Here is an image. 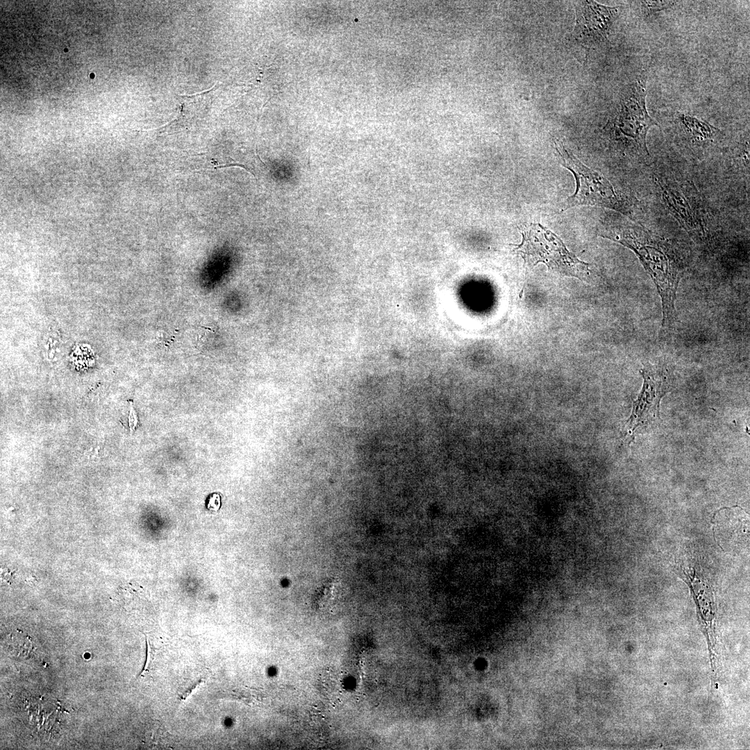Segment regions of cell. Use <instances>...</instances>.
Here are the masks:
<instances>
[{"label": "cell", "mask_w": 750, "mask_h": 750, "mask_svg": "<svg viewBox=\"0 0 750 750\" xmlns=\"http://www.w3.org/2000/svg\"><path fill=\"white\" fill-rule=\"evenodd\" d=\"M602 236L634 252L660 297L662 328L672 327L676 317V292L686 270V262L681 251L669 240L631 222L611 228Z\"/></svg>", "instance_id": "1"}, {"label": "cell", "mask_w": 750, "mask_h": 750, "mask_svg": "<svg viewBox=\"0 0 750 750\" xmlns=\"http://www.w3.org/2000/svg\"><path fill=\"white\" fill-rule=\"evenodd\" d=\"M522 240L515 245L525 262L545 264L549 269L585 280L589 265L570 252L560 238L540 224H530L522 231Z\"/></svg>", "instance_id": "2"}, {"label": "cell", "mask_w": 750, "mask_h": 750, "mask_svg": "<svg viewBox=\"0 0 750 750\" xmlns=\"http://www.w3.org/2000/svg\"><path fill=\"white\" fill-rule=\"evenodd\" d=\"M562 165L574 176L575 193L564 202V210L590 206H599L628 214L626 201L615 192L613 186L603 176L582 163L559 140L554 142Z\"/></svg>", "instance_id": "3"}, {"label": "cell", "mask_w": 750, "mask_h": 750, "mask_svg": "<svg viewBox=\"0 0 750 750\" xmlns=\"http://www.w3.org/2000/svg\"><path fill=\"white\" fill-rule=\"evenodd\" d=\"M646 96V80L640 78L630 85L622 99L614 127L623 140L647 156L649 155L646 140L648 131L659 124L648 112Z\"/></svg>", "instance_id": "4"}, {"label": "cell", "mask_w": 750, "mask_h": 750, "mask_svg": "<svg viewBox=\"0 0 750 750\" xmlns=\"http://www.w3.org/2000/svg\"><path fill=\"white\" fill-rule=\"evenodd\" d=\"M640 374L644 381L642 388L633 401L632 413L626 424V436L630 438L629 442L634 439L638 426L659 417L660 400L670 388L669 378L662 370L645 366L641 369Z\"/></svg>", "instance_id": "5"}, {"label": "cell", "mask_w": 750, "mask_h": 750, "mask_svg": "<svg viewBox=\"0 0 750 750\" xmlns=\"http://www.w3.org/2000/svg\"><path fill=\"white\" fill-rule=\"evenodd\" d=\"M617 11V7L607 6L593 1L578 2L574 38L589 44L607 40Z\"/></svg>", "instance_id": "6"}, {"label": "cell", "mask_w": 750, "mask_h": 750, "mask_svg": "<svg viewBox=\"0 0 750 750\" xmlns=\"http://www.w3.org/2000/svg\"><path fill=\"white\" fill-rule=\"evenodd\" d=\"M656 181L667 208L682 226L695 238L703 237L705 232L702 215L697 206L692 203V200L688 198L685 190L662 178L657 177Z\"/></svg>", "instance_id": "7"}, {"label": "cell", "mask_w": 750, "mask_h": 750, "mask_svg": "<svg viewBox=\"0 0 750 750\" xmlns=\"http://www.w3.org/2000/svg\"><path fill=\"white\" fill-rule=\"evenodd\" d=\"M683 580L692 592L701 623L708 641L710 656L715 647V605L712 590L708 582L694 569L681 567Z\"/></svg>", "instance_id": "8"}, {"label": "cell", "mask_w": 750, "mask_h": 750, "mask_svg": "<svg viewBox=\"0 0 750 750\" xmlns=\"http://www.w3.org/2000/svg\"><path fill=\"white\" fill-rule=\"evenodd\" d=\"M678 119L684 131L695 140H711L719 132L709 122L688 114L679 112Z\"/></svg>", "instance_id": "9"}, {"label": "cell", "mask_w": 750, "mask_h": 750, "mask_svg": "<svg viewBox=\"0 0 750 750\" xmlns=\"http://www.w3.org/2000/svg\"><path fill=\"white\" fill-rule=\"evenodd\" d=\"M676 2L674 1H640V11L644 17H647L656 12L672 8Z\"/></svg>", "instance_id": "10"}, {"label": "cell", "mask_w": 750, "mask_h": 750, "mask_svg": "<svg viewBox=\"0 0 750 750\" xmlns=\"http://www.w3.org/2000/svg\"><path fill=\"white\" fill-rule=\"evenodd\" d=\"M128 424L131 432L133 431L138 424L137 414L133 407L132 402L130 403V412L128 415Z\"/></svg>", "instance_id": "11"}]
</instances>
